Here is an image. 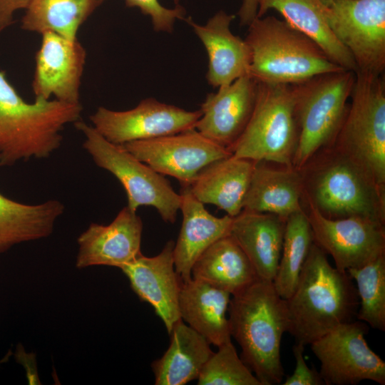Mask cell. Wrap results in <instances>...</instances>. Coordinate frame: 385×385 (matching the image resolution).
Masks as SVG:
<instances>
[{
  "mask_svg": "<svg viewBox=\"0 0 385 385\" xmlns=\"http://www.w3.org/2000/svg\"><path fill=\"white\" fill-rule=\"evenodd\" d=\"M180 210L183 222L173 249L174 266L182 283L191 279V269L197 259L214 242L230 235L233 217H217L191 193L190 186H181Z\"/></svg>",
  "mask_w": 385,
  "mask_h": 385,
  "instance_id": "20",
  "label": "cell"
},
{
  "mask_svg": "<svg viewBox=\"0 0 385 385\" xmlns=\"http://www.w3.org/2000/svg\"><path fill=\"white\" fill-rule=\"evenodd\" d=\"M304 346L295 343L292 347L295 368L292 375L287 377L284 385H324L319 372L309 368L304 358Z\"/></svg>",
  "mask_w": 385,
  "mask_h": 385,
  "instance_id": "34",
  "label": "cell"
},
{
  "mask_svg": "<svg viewBox=\"0 0 385 385\" xmlns=\"http://www.w3.org/2000/svg\"><path fill=\"white\" fill-rule=\"evenodd\" d=\"M142 232L141 218L128 206L109 225L91 223L78 237L76 267L105 265L121 269L141 253Z\"/></svg>",
  "mask_w": 385,
  "mask_h": 385,
  "instance_id": "17",
  "label": "cell"
},
{
  "mask_svg": "<svg viewBox=\"0 0 385 385\" xmlns=\"http://www.w3.org/2000/svg\"><path fill=\"white\" fill-rule=\"evenodd\" d=\"M324 3L326 4V5H329L332 0H323Z\"/></svg>",
  "mask_w": 385,
  "mask_h": 385,
  "instance_id": "37",
  "label": "cell"
},
{
  "mask_svg": "<svg viewBox=\"0 0 385 385\" xmlns=\"http://www.w3.org/2000/svg\"><path fill=\"white\" fill-rule=\"evenodd\" d=\"M191 278L234 295L258 279L245 253L230 235L211 245L195 262Z\"/></svg>",
  "mask_w": 385,
  "mask_h": 385,
  "instance_id": "27",
  "label": "cell"
},
{
  "mask_svg": "<svg viewBox=\"0 0 385 385\" xmlns=\"http://www.w3.org/2000/svg\"><path fill=\"white\" fill-rule=\"evenodd\" d=\"M245 38L248 75L258 83L296 84L314 76L345 70L313 40L275 16L256 18Z\"/></svg>",
  "mask_w": 385,
  "mask_h": 385,
  "instance_id": "5",
  "label": "cell"
},
{
  "mask_svg": "<svg viewBox=\"0 0 385 385\" xmlns=\"http://www.w3.org/2000/svg\"><path fill=\"white\" fill-rule=\"evenodd\" d=\"M197 378L199 385H261L250 368L239 357L232 343L217 347Z\"/></svg>",
  "mask_w": 385,
  "mask_h": 385,
  "instance_id": "32",
  "label": "cell"
},
{
  "mask_svg": "<svg viewBox=\"0 0 385 385\" xmlns=\"http://www.w3.org/2000/svg\"><path fill=\"white\" fill-rule=\"evenodd\" d=\"M231 297L230 331L241 347V359L261 385L281 384V342L289 327L286 299L272 281L259 278Z\"/></svg>",
  "mask_w": 385,
  "mask_h": 385,
  "instance_id": "2",
  "label": "cell"
},
{
  "mask_svg": "<svg viewBox=\"0 0 385 385\" xmlns=\"http://www.w3.org/2000/svg\"><path fill=\"white\" fill-rule=\"evenodd\" d=\"M105 0H31L21 28L43 34L53 32L76 39L81 26Z\"/></svg>",
  "mask_w": 385,
  "mask_h": 385,
  "instance_id": "29",
  "label": "cell"
},
{
  "mask_svg": "<svg viewBox=\"0 0 385 385\" xmlns=\"http://www.w3.org/2000/svg\"><path fill=\"white\" fill-rule=\"evenodd\" d=\"M347 272L356 282L359 300L356 319L385 331V254Z\"/></svg>",
  "mask_w": 385,
  "mask_h": 385,
  "instance_id": "31",
  "label": "cell"
},
{
  "mask_svg": "<svg viewBox=\"0 0 385 385\" xmlns=\"http://www.w3.org/2000/svg\"><path fill=\"white\" fill-rule=\"evenodd\" d=\"M305 204L313 241L337 269L359 268L385 254L384 224L359 217L329 219Z\"/></svg>",
  "mask_w": 385,
  "mask_h": 385,
  "instance_id": "14",
  "label": "cell"
},
{
  "mask_svg": "<svg viewBox=\"0 0 385 385\" xmlns=\"http://www.w3.org/2000/svg\"><path fill=\"white\" fill-rule=\"evenodd\" d=\"M286 219L242 210L233 217L230 235L247 255L259 279L273 281L281 257Z\"/></svg>",
  "mask_w": 385,
  "mask_h": 385,
  "instance_id": "21",
  "label": "cell"
},
{
  "mask_svg": "<svg viewBox=\"0 0 385 385\" xmlns=\"http://www.w3.org/2000/svg\"><path fill=\"white\" fill-rule=\"evenodd\" d=\"M201 115L200 109L189 111L150 98L128 111H113L100 106L90 120L105 139L123 145L195 129Z\"/></svg>",
  "mask_w": 385,
  "mask_h": 385,
  "instance_id": "12",
  "label": "cell"
},
{
  "mask_svg": "<svg viewBox=\"0 0 385 385\" xmlns=\"http://www.w3.org/2000/svg\"><path fill=\"white\" fill-rule=\"evenodd\" d=\"M286 303L287 332L295 343L304 346L354 321L359 307L356 288L348 272L332 267L327 254L314 242Z\"/></svg>",
  "mask_w": 385,
  "mask_h": 385,
  "instance_id": "1",
  "label": "cell"
},
{
  "mask_svg": "<svg viewBox=\"0 0 385 385\" xmlns=\"http://www.w3.org/2000/svg\"><path fill=\"white\" fill-rule=\"evenodd\" d=\"M313 242L311 226L304 208L288 216L281 257L272 281L283 299H289L294 292Z\"/></svg>",
  "mask_w": 385,
  "mask_h": 385,
  "instance_id": "30",
  "label": "cell"
},
{
  "mask_svg": "<svg viewBox=\"0 0 385 385\" xmlns=\"http://www.w3.org/2000/svg\"><path fill=\"white\" fill-rule=\"evenodd\" d=\"M327 23L350 53L356 73L382 76L385 70V0H332Z\"/></svg>",
  "mask_w": 385,
  "mask_h": 385,
  "instance_id": "10",
  "label": "cell"
},
{
  "mask_svg": "<svg viewBox=\"0 0 385 385\" xmlns=\"http://www.w3.org/2000/svg\"><path fill=\"white\" fill-rule=\"evenodd\" d=\"M31 83L35 98L79 103L80 85L86 53L78 39L53 32L41 34Z\"/></svg>",
  "mask_w": 385,
  "mask_h": 385,
  "instance_id": "15",
  "label": "cell"
},
{
  "mask_svg": "<svg viewBox=\"0 0 385 385\" xmlns=\"http://www.w3.org/2000/svg\"><path fill=\"white\" fill-rule=\"evenodd\" d=\"M323 0H260L257 18L270 9L278 11L294 29L317 43L336 64L356 73L350 53L337 39L325 15Z\"/></svg>",
  "mask_w": 385,
  "mask_h": 385,
  "instance_id": "25",
  "label": "cell"
},
{
  "mask_svg": "<svg viewBox=\"0 0 385 385\" xmlns=\"http://www.w3.org/2000/svg\"><path fill=\"white\" fill-rule=\"evenodd\" d=\"M170 344L151 364L155 385H184L197 379L214 352L208 341L180 319L169 333Z\"/></svg>",
  "mask_w": 385,
  "mask_h": 385,
  "instance_id": "26",
  "label": "cell"
},
{
  "mask_svg": "<svg viewBox=\"0 0 385 385\" xmlns=\"http://www.w3.org/2000/svg\"><path fill=\"white\" fill-rule=\"evenodd\" d=\"M257 87L258 82L247 74L209 93L201 105L202 115L195 129L230 151L251 118Z\"/></svg>",
  "mask_w": 385,
  "mask_h": 385,
  "instance_id": "16",
  "label": "cell"
},
{
  "mask_svg": "<svg viewBox=\"0 0 385 385\" xmlns=\"http://www.w3.org/2000/svg\"><path fill=\"white\" fill-rule=\"evenodd\" d=\"M298 138L292 86L258 83L251 118L230 151L235 157L292 168Z\"/></svg>",
  "mask_w": 385,
  "mask_h": 385,
  "instance_id": "8",
  "label": "cell"
},
{
  "mask_svg": "<svg viewBox=\"0 0 385 385\" xmlns=\"http://www.w3.org/2000/svg\"><path fill=\"white\" fill-rule=\"evenodd\" d=\"M304 203L329 219L359 217L385 223V188L332 145L299 170Z\"/></svg>",
  "mask_w": 385,
  "mask_h": 385,
  "instance_id": "4",
  "label": "cell"
},
{
  "mask_svg": "<svg viewBox=\"0 0 385 385\" xmlns=\"http://www.w3.org/2000/svg\"><path fill=\"white\" fill-rule=\"evenodd\" d=\"M64 211L58 200L28 205L0 192V253L13 246L48 237Z\"/></svg>",
  "mask_w": 385,
  "mask_h": 385,
  "instance_id": "28",
  "label": "cell"
},
{
  "mask_svg": "<svg viewBox=\"0 0 385 385\" xmlns=\"http://www.w3.org/2000/svg\"><path fill=\"white\" fill-rule=\"evenodd\" d=\"M367 331L365 322L354 320L310 344L325 385H354L364 380L385 384V363L369 346L364 338Z\"/></svg>",
  "mask_w": 385,
  "mask_h": 385,
  "instance_id": "11",
  "label": "cell"
},
{
  "mask_svg": "<svg viewBox=\"0 0 385 385\" xmlns=\"http://www.w3.org/2000/svg\"><path fill=\"white\" fill-rule=\"evenodd\" d=\"M175 242L169 240L154 257L142 252L120 270L140 301L150 304L163 321L168 334L180 319L178 307L182 282L173 260Z\"/></svg>",
  "mask_w": 385,
  "mask_h": 385,
  "instance_id": "18",
  "label": "cell"
},
{
  "mask_svg": "<svg viewBox=\"0 0 385 385\" xmlns=\"http://www.w3.org/2000/svg\"><path fill=\"white\" fill-rule=\"evenodd\" d=\"M81 104L35 98L25 101L0 71V166L48 158L64 127L81 120Z\"/></svg>",
  "mask_w": 385,
  "mask_h": 385,
  "instance_id": "3",
  "label": "cell"
},
{
  "mask_svg": "<svg viewBox=\"0 0 385 385\" xmlns=\"http://www.w3.org/2000/svg\"><path fill=\"white\" fill-rule=\"evenodd\" d=\"M350 99L331 145L385 188V84L382 76L356 73Z\"/></svg>",
  "mask_w": 385,
  "mask_h": 385,
  "instance_id": "6",
  "label": "cell"
},
{
  "mask_svg": "<svg viewBox=\"0 0 385 385\" xmlns=\"http://www.w3.org/2000/svg\"><path fill=\"white\" fill-rule=\"evenodd\" d=\"M120 145L157 173L176 178L181 186H190L210 163L232 155L195 129Z\"/></svg>",
  "mask_w": 385,
  "mask_h": 385,
  "instance_id": "13",
  "label": "cell"
},
{
  "mask_svg": "<svg viewBox=\"0 0 385 385\" xmlns=\"http://www.w3.org/2000/svg\"><path fill=\"white\" fill-rule=\"evenodd\" d=\"M256 162L232 155L210 163L197 175L190 190L203 204H211L232 217L243 210Z\"/></svg>",
  "mask_w": 385,
  "mask_h": 385,
  "instance_id": "22",
  "label": "cell"
},
{
  "mask_svg": "<svg viewBox=\"0 0 385 385\" xmlns=\"http://www.w3.org/2000/svg\"><path fill=\"white\" fill-rule=\"evenodd\" d=\"M231 294L205 282L182 283L179 295L180 319L217 347L231 341L227 313Z\"/></svg>",
  "mask_w": 385,
  "mask_h": 385,
  "instance_id": "23",
  "label": "cell"
},
{
  "mask_svg": "<svg viewBox=\"0 0 385 385\" xmlns=\"http://www.w3.org/2000/svg\"><path fill=\"white\" fill-rule=\"evenodd\" d=\"M356 73L342 70L292 84L299 138L292 166L300 170L320 149L331 145L344 119Z\"/></svg>",
  "mask_w": 385,
  "mask_h": 385,
  "instance_id": "7",
  "label": "cell"
},
{
  "mask_svg": "<svg viewBox=\"0 0 385 385\" xmlns=\"http://www.w3.org/2000/svg\"><path fill=\"white\" fill-rule=\"evenodd\" d=\"M260 0H242L238 16L241 26H249L257 15Z\"/></svg>",
  "mask_w": 385,
  "mask_h": 385,
  "instance_id": "36",
  "label": "cell"
},
{
  "mask_svg": "<svg viewBox=\"0 0 385 385\" xmlns=\"http://www.w3.org/2000/svg\"><path fill=\"white\" fill-rule=\"evenodd\" d=\"M128 7L138 8L150 16L153 29L156 31L171 32L177 19H183L185 10L181 6L173 9L163 6L158 0H125Z\"/></svg>",
  "mask_w": 385,
  "mask_h": 385,
  "instance_id": "33",
  "label": "cell"
},
{
  "mask_svg": "<svg viewBox=\"0 0 385 385\" xmlns=\"http://www.w3.org/2000/svg\"><path fill=\"white\" fill-rule=\"evenodd\" d=\"M31 0H0V33L14 23V14L26 9Z\"/></svg>",
  "mask_w": 385,
  "mask_h": 385,
  "instance_id": "35",
  "label": "cell"
},
{
  "mask_svg": "<svg viewBox=\"0 0 385 385\" xmlns=\"http://www.w3.org/2000/svg\"><path fill=\"white\" fill-rule=\"evenodd\" d=\"M299 170L276 169L256 162L243 202V210L272 213L287 219L303 209Z\"/></svg>",
  "mask_w": 385,
  "mask_h": 385,
  "instance_id": "24",
  "label": "cell"
},
{
  "mask_svg": "<svg viewBox=\"0 0 385 385\" xmlns=\"http://www.w3.org/2000/svg\"><path fill=\"white\" fill-rule=\"evenodd\" d=\"M76 128L85 136L83 148L100 168L112 173L123 186L128 207H154L163 221L174 223L181 197L164 175L137 159L122 145L105 139L92 125L79 120Z\"/></svg>",
  "mask_w": 385,
  "mask_h": 385,
  "instance_id": "9",
  "label": "cell"
},
{
  "mask_svg": "<svg viewBox=\"0 0 385 385\" xmlns=\"http://www.w3.org/2000/svg\"><path fill=\"white\" fill-rule=\"evenodd\" d=\"M235 18V15L220 11L205 25L195 23L190 17L186 19L206 48L207 79L214 87L229 85L249 72L250 48L245 39L230 31Z\"/></svg>",
  "mask_w": 385,
  "mask_h": 385,
  "instance_id": "19",
  "label": "cell"
}]
</instances>
